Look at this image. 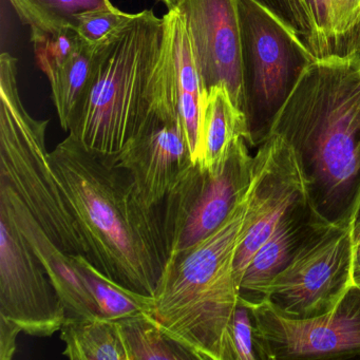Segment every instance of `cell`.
Listing matches in <instances>:
<instances>
[{"instance_id": "6da1fadb", "label": "cell", "mask_w": 360, "mask_h": 360, "mask_svg": "<svg viewBox=\"0 0 360 360\" xmlns=\"http://www.w3.org/2000/svg\"><path fill=\"white\" fill-rule=\"evenodd\" d=\"M50 155L87 258L117 283L153 295L168 259L162 205L149 206L127 170L71 134Z\"/></svg>"}, {"instance_id": "7a4b0ae2", "label": "cell", "mask_w": 360, "mask_h": 360, "mask_svg": "<svg viewBox=\"0 0 360 360\" xmlns=\"http://www.w3.org/2000/svg\"><path fill=\"white\" fill-rule=\"evenodd\" d=\"M271 134L294 150L314 210L349 227L360 183V53L314 60Z\"/></svg>"}, {"instance_id": "3957f363", "label": "cell", "mask_w": 360, "mask_h": 360, "mask_svg": "<svg viewBox=\"0 0 360 360\" xmlns=\"http://www.w3.org/2000/svg\"><path fill=\"white\" fill-rule=\"evenodd\" d=\"M252 184L224 223L200 243L167 259L153 292V317L200 360H233L231 328L239 303L235 258L250 222Z\"/></svg>"}, {"instance_id": "277c9868", "label": "cell", "mask_w": 360, "mask_h": 360, "mask_svg": "<svg viewBox=\"0 0 360 360\" xmlns=\"http://www.w3.org/2000/svg\"><path fill=\"white\" fill-rule=\"evenodd\" d=\"M164 39V16L145 10L96 46L89 85L68 129L88 150L115 157L136 138L150 109Z\"/></svg>"}, {"instance_id": "5b68a950", "label": "cell", "mask_w": 360, "mask_h": 360, "mask_svg": "<svg viewBox=\"0 0 360 360\" xmlns=\"http://www.w3.org/2000/svg\"><path fill=\"white\" fill-rule=\"evenodd\" d=\"M49 121L35 120L22 105L18 60L0 56V181L7 183L47 235L68 254L88 257L46 146Z\"/></svg>"}, {"instance_id": "8992f818", "label": "cell", "mask_w": 360, "mask_h": 360, "mask_svg": "<svg viewBox=\"0 0 360 360\" xmlns=\"http://www.w3.org/2000/svg\"><path fill=\"white\" fill-rule=\"evenodd\" d=\"M241 35L242 112L246 142L258 148L307 67L317 60L303 39L257 0H237Z\"/></svg>"}, {"instance_id": "52a82bcc", "label": "cell", "mask_w": 360, "mask_h": 360, "mask_svg": "<svg viewBox=\"0 0 360 360\" xmlns=\"http://www.w3.org/2000/svg\"><path fill=\"white\" fill-rule=\"evenodd\" d=\"M245 139L233 143L222 169L193 164L162 203L168 258L193 248L229 218L252 184L254 155Z\"/></svg>"}, {"instance_id": "ba28073f", "label": "cell", "mask_w": 360, "mask_h": 360, "mask_svg": "<svg viewBox=\"0 0 360 360\" xmlns=\"http://www.w3.org/2000/svg\"><path fill=\"white\" fill-rule=\"evenodd\" d=\"M245 303L259 360L360 359L359 283L353 282L328 313L307 319L285 317L266 301Z\"/></svg>"}, {"instance_id": "9c48e42d", "label": "cell", "mask_w": 360, "mask_h": 360, "mask_svg": "<svg viewBox=\"0 0 360 360\" xmlns=\"http://www.w3.org/2000/svg\"><path fill=\"white\" fill-rule=\"evenodd\" d=\"M352 265L353 241L349 227L323 225L274 279L265 301L292 319L328 313L353 283Z\"/></svg>"}, {"instance_id": "30bf717a", "label": "cell", "mask_w": 360, "mask_h": 360, "mask_svg": "<svg viewBox=\"0 0 360 360\" xmlns=\"http://www.w3.org/2000/svg\"><path fill=\"white\" fill-rule=\"evenodd\" d=\"M112 159L129 172L143 199L151 207L162 205L174 185L193 165L163 51L148 115L136 138Z\"/></svg>"}, {"instance_id": "8fae6325", "label": "cell", "mask_w": 360, "mask_h": 360, "mask_svg": "<svg viewBox=\"0 0 360 360\" xmlns=\"http://www.w3.org/2000/svg\"><path fill=\"white\" fill-rule=\"evenodd\" d=\"M0 316L22 332L51 337L60 332L67 311L53 285L24 238L0 212Z\"/></svg>"}, {"instance_id": "7c38bea8", "label": "cell", "mask_w": 360, "mask_h": 360, "mask_svg": "<svg viewBox=\"0 0 360 360\" xmlns=\"http://www.w3.org/2000/svg\"><path fill=\"white\" fill-rule=\"evenodd\" d=\"M307 201V181L294 150L281 136L271 134L254 155L250 222L235 258L239 288L259 248L290 210Z\"/></svg>"}, {"instance_id": "4fadbf2b", "label": "cell", "mask_w": 360, "mask_h": 360, "mask_svg": "<svg viewBox=\"0 0 360 360\" xmlns=\"http://www.w3.org/2000/svg\"><path fill=\"white\" fill-rule=\"evenodd\" d=\"M195 62L206 92L229 89L242 111L241 35L237 0H181Z\"/></svg>"}, {"instance_id": "5bb4252c", "label": "cell", "mask_w": 360, "mask_h": 360, "mask_svg": "<svg viewBox=\"0 0 360 360\" xmlns=\"http://www.w3.org/2000/svg\"><path fill=\"white\" fill-rule=\"evenodd\" d=\"M0 212H5L47 273L67 317L102 318L87 279L73 254L63 250L27 210L11 187L0 181Z\"/></svg>"}, {"instance_id": "9a60e30c", "label": "cell", "mask_w": 360, "mask_h": 360, "mask_svg": "<svg viewBox=\"0 0 360 360\" xmlns=\"http://www.w3.org/2000/svg\"><path fill=\"white\" fill-rule=\"evenodd\" d=\"M326 224L330 223L314 210L309 201L290 210L248 263L240 282V299L248 303L264 302L274 279L305 242Z\"/></svg>"}, {"instance_id": "2e32d148", "label": "cell", "mask_w": 360, "mask_h": 360, "mask_svg": "<svg viewBox=\"0 0 360 360\" xmlns=\"http://www.w3.org/2000/svg\"><path fill=\"white\" fill-rule=\"evenodd\" d=\"M165 20L163 56L174 89L179 117L191 149L193 164L199 153L200 125L205 90L180 10L168 11Z\"/></svg>"}, {"instance_id": "e0dca14e", "label": "cell", "mask_w": 360, "mask_h": 360, "mask_svg": "<svg viewBox=\"0 0 360 360\" xmlns=\"http://www.w3.org/2000/svg\"><path fill=\"white\" fill-rule=\"evenodd\" d=\"M239 138L246 141L243 112L233 103L225 86H216L204 96L199 153L195 165L212 174L220 172L233 143Z\"/></svg>"}, {"instance_id": "ac0fdd59", "label": "cell", "mask_w": 360, "mask_h": 360, "mask_svg": "<svg viewBox=\"0 0 360 360\" xmlns=\"http://www.w3.org/2000/svg\"><path fill=\"white\" fill-rule=\"evenodd\" d=\"M314 26L315 58L360 53V0H304Z\"/></svg>"}, {"instance_id": "d6986e66", "label": "cell", "mask_w": 360, "mask_h": 360, "mask_svg": "<svg viewBox=\"0 0 360 360\" xmlns=\"http://www.w3.org/2000/svg\"><path fill=\"white\" fill-rule=\"evenodd\" d=\"M60 333L69 359L129 360L117 321L67 317Z\"/></svg>"}, {"instance_id": "ffe728a7", "label": "cell", "mask_w": 360, "mask_h": 360, "mask_svg": "<svg viewBox=\"0 0 360 360\" xmlns=\"http://www.w3.org/2000/svg\"><path fill=\"white\" fill-rule=\"evenodd\" d=\"M75 263L96 298L101 316L110 321H120L140 315L153 316V295L134 292L107 277L84 255H73Z\"/></svg>"}, {"instance_id": "44dd1931", "label": "cell", "mask_w": 360, "mask_h": 360, "mask_svg": "<svg viewBox=\"0 0 360 360\" xmlns=\"http://www.w3.org/2000/svg\"><path fill=\"white\" fill-rule=\"evenodd\" d=\"M96 46L82 39L73 56L51 77H48L54 106L65 131H68L73 113L87 91L94 67Z\"/></svg>"}, {"instance_id": "7402d4cb", "label": "cell", "mask_w": 360, "mask_h": 360, "mask_svg": "<svg viewBox=\"0 0 360 360\" xmlns=\"http://www.w3.org/2000/svg\"><path fill=\"white\" fill-rule=\"evenodd\" d=\"M31 35L75 28L79 14L112 5L110 0H9Z\"/></svg>"}, {"instance_id": "603a6c76", "label": "cell", "mask_w": 360, "mask_h": 360, "mask_svg": "<svg viewBox=\"0 0 360 360\" xmlns=\"http://www.w3.org/2000/svg\"><path fill=\"white\" fill-rule=\"evenodd\" d=\"M117 322L129 360L193 359L164 334L153 316H136Z\"/></svg>"}, {"instance_id": "cb8c5ba5", "label": "cell", "mask_w": 360, "mask_h": 360, "mask_svg": "<svg viewBox=\"0 0 360 360\" xmlns=\"http://www.w3.org/2000/svg\"><path fill=\"white\" fill-rule=\"evenodd\" d=\"M37 64L47 77H51L75 53L82 37L75 29L31 35Z\"/></svg>"}, {"instance_id": "d4e9b609", "label": "cell", "mask_w": 360, "mask_h": 360, "mask_svg": "<svg viewBox=\"0 0 360 360\" xmlns=\"http://www.w3.org/2000/svg\"><path fill=\"white\" fill-rule=\"evenodd\" d=\"M130 16L131 14L113 5L98 8L79 14L73 29L84 41L96 46L129 20Z\"/></svg>"}, {"instance_id": "484cf974", "label": "cell", "mask_w": 360, "mask_h": 360, "mask_svg": "<svg viewBox=\"0 0 360 360\" xmlns=\"http://www.w3.org/2000/svg\"><path fill=\"white\" fill-rule=\"evenodd\" d=\"M292 28L311 51L314 26L304 0H257Z\"/></svg>"}, {"instance_id": "4316f807", "label": "cell", "mask_w": 360, "mask_h": 360, "mask_svg": "<svg viewBox=\"0 0 360 360\" xmlns=\"http://www.w3.org/2000/svg\"><path fill=\"white\" fill-rule=\"evenodd\" d=\"M233 360H258L250 307L239 298L231 328Z\"/></svg>"}, {"instance_id": "83f0119b", "label": "cell", "mask_w": 360, "mask_h": 360, "mask_svg": "<svg viewBox=\"0 0 360 360\" xmlns=\"http://www.w3.org/2000/svg\"><path fill=\"white\" fill-rule=\"evenodd\" d=\"M20 328L8 318L0 316V360H11L16 352Z\"/></svg>"}, {"instance_id": "f1b7e54d", "label": "cell", "mask_w": 360, "mask_h": 360, "mask_svg": "<svg viewBox=\"0 0 360 360\" xmlns=\"http://www.w3.org/2000/svg\"><path fill=\"white\" fill-rule=\"evenodd\" d=\"M349 233H351L352 241L354 246L360 243V183L356 195L355 203L352 210L351 221H349Z\"/></svg>"}, {"instance_id": "f546056e", "label": "cell", "mask_w": 360, "mask_h": 360, "mask_svg": "<svg viewBox=\"0 0 360 360\" xmlns=\"http://www.w3.org/2000/svg\"><path fill=\"white\" fill-rule=\"evenodd\" d=\"M353 282H360V243L353 248Z\"/></svg>"}, {"instance_id": "4dcf8cb0", "label": "cell", "mask_w": 360, "mask_h": 360, "mask_svg": "<svg viewBox=\"0 0 360 360\" xmlns=\"http://www.w3.org/2000/svg\"><path fill=\"white\" fill-rule=\"evenodd\" d=\"M162 4L165 5V7L167 8L168 11H172V10L176 9L180 5L181 0H159Z\"/></svg>"}, {"instance_id": "1f68e13d", "label": "cell", "mask_w": 360, "mask_h": 360, "mask_svg": "<svg viewBox=\"0 0 360 360\" xmlns=\"http://www.w3.org/2000/svg\"><path fill=\"white\" fill-rule=\"evenodd\" d=\"M359 284H360V282H359Z\"/></svg>"}]
</instances>
